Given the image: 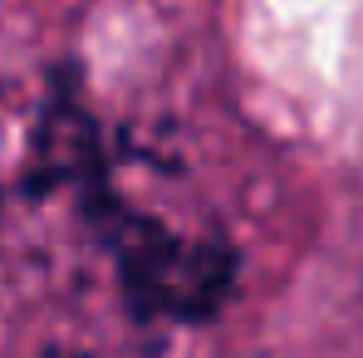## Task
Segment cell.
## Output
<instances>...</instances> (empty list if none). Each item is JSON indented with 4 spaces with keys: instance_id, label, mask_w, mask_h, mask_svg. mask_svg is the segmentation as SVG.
I'll return each mask as SVG.
<instances>
[{
    "instance_id": "obj_1",
    "label": "cell",
    "mask_w": 363,
    "mask_h": 358,
    "mask_svg": "<svg viewBox=\"0 0 363 358\" xmlns=\"http://www.w3.org/2000/svg\"><path fill=\"white\" fill-rule=\"evenodd\" d=\"M99 231L118 260V280L128 304L143 319H206L231 295L236 260L221 245L172 236L162 221L133 216L128 201H113L108 191H94Z\"/></svg>"
}]
</instances>
